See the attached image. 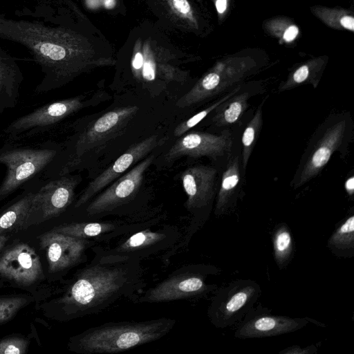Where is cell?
<instances>
[{
	"mask_svg": "<svg viewBox=\"0 0 354 354\" xmlns=\"http://www.w3.org/2000/svg\"><path fill=\"white\" fill-rule=\"evenodd\" d=\"M268 96H266L258 105L252 117L245 125L241 139V156L243 171L247 166L259 138L263 127V107Z\"/></svg>",
	"mask_w": 354,
	"mask_h": 354,
	"instance_id": "d4e9b609",
	"label": "cell"
},
{
	"mask_svg": "<svg viewBox=\"0 0 354 354\" xmlns=\"http://www.w3.org/2000/svg\"><path fill=\"white\" fill-rule=\"evenodd\" d=\"M104 5L106 8H111L115 5V0H104Z\"/></svg>",
	"mask_w": 354,
	"mask_h": 354,
	"instance_id": "f35d334b",
	"label": "cell"
},
{
	"mask_svg": "<svg viewBox=\"0 0 354 354\" xmlns=\"http://www.w3.org/2000/svg\"><path fill=\"white\" fill-rule=\"evenodd\" d=\"M305 319L286 316L257 315L247 317L238 327L235 337L238 338L267 337L295 331L304 327Z\"/></svg>",
	"mask_w": 354,
	"mask_h": 354,
	"instance_id": "ffe728a7",
	"label": "cell"
},
{
	"mask_svg": "<svg viewBox=\"0 0 354 354\" xmlns=\"http://www.w3.org/2000/svg\"><path fill=\"white\" fill-rule=\"evenodd\" d=\"M24 80L16 59L0 48V115L17 106Z\"/></svg>",
	"mask_w": 354,
	"mask_h": 354,
	"instance_id": "7402d4cb",
	"label": "cell"
},
{
	"mask_svg": "<svg viewBox=\"0 0 354 354\" xmlns=\"http://www.w3.org/2000/svg\"><path fill=\"white\" fill-rule=\"evenodd\" d=\"M48 180L35 191L22 230L58 216L72 203L77 176L67 174Z\"/></svg>",
	"mask_w": 354,
	"mask_h": 354,
	"instance_id": "30bf717a",
	"label": "cell"
},
{
	"mask_svg": "<svg viewBox=\"0 0 354 354\" xmlns=\"http://www.w3.org/2000/svg\"><path fill=\"white\" fill-rule=\"evenodd\" d=\"M166 140L165 137L153 135L131 145L111 165L88 183L80 195L75 207H80L89 202L133 165L147 156L157 147L164 144Z\"/></svg>",
	"mask_w": 354,
	"mask_h": 354,
	"instance_id": "5bb4252c",
	"label": "cell"
},
{
	"mask_svg": "<svg viewBox=\"0 0 354 354\" xmlns=\"http://www.w3.org/2000/svg\"><path fill=\"white\" fill-rule=\"evenodd\" d=\"M8 240V236L5 234H0V251L5 245L6 243Z\"/></svg>",
	"mask_w": 354,
	"mask_h": 354,
	"instance_id": "74e56055",
	"label": "cell"
},
{
	"mask_svg": "<svg viewBox=\"0 0 354 354\" xmlns=\"http://www.w3.org/2000/svg\"><path fill=\"white\" fill-rule=\"evenodd\" d=\"M143 55L141 53H137L133 60H132V67L135 71H139L143 64Z\"/></svg>",
	"mask_w": 354,
	"mask_h": 354,
	"instance_id": "e575fe53",
	"label": "cell"
},
{
	"mask_svg": "<svg viewBox=\"0 0 354 354\" xmlns=\"http://www.w3.org/2000/svg\"><path fill=\"white\" fill-rule=\"evenodd\" d=\"M344 188L349 196H353L354 194V177L353 175L350 176L345 181Z\"/></svg>",
	"mask_w": 354,
	"mask_h": 354,
	"instance_id": "d590c367",
	"label": "cell"
},
{
	"mask_svg": "<svg viewBox=\"0 0 354 354\" xmlns=\"http://www.w3.org/2000/svg\"><path fill=\"white\" fill-rule=\"evenodd\" d=\"M30 297L8 296L0 297V325L11 319L22 308L27 305Z\"/></svg>",
	"mask_w": 354,
	"mask_h": 354,
	"instance_id": "4dcf8cb0",
	"label": "cell"
},
{
	"mask_svg": "<svg viewBox=\"0 0 354 354\" xmlns=\"http://www.w3.org/2000/svg\"><path fill=\"white\" fill-rule=\"evenodd\" d=\"M90 103L84 95L48 103L15 119L3 132L10 140H20L55 124Z\"/></svg>",
	"mask_w": 354,
	"mask_h": 354,
	"instance_id": "8fae6325",
	"label": "cell"
},
{
	"mask_svg": "<svg viewBox=\"0 0 354 354\" xmlns=\"http://www.w3.org/2000/svg\"><path fill=\"white\" fill-rule=\"evenodd\" d=\"M35 192H27L0 214V234L22 230Z\"/></svg>",
	"mask_w": 354,
	"mask_h": 354,
	"instance_id": "cb8c5ba5",
	"label": "cell"
},
{
	"mask_svg": "<svg viewBox=\"0 0 354 354\" xmlns=\"http://www.w3.org/2000/svg\"><path fill=\"white\" fill-rule=\"evenodd\" d=\"M118 227L109 222H80L63 224L51 230L80 239L97 238L102 234L113 232Z\"/></svg>",
	"mask_w": 354,
	"mask_h": 354,
	"instance_id": "484cf974",
	"label": "cell"
},
{
	"mask_svg": "<svg viewBox=\"0 0 354 354\" xmlns=\"http://www.w3.org/2000/svg\"><path fill=\"white\" fill-rule=\"evenodd\" d=\"M235 131L225 129L218 133L192 131L180 136L165 155L167 161L183 156L207 157L220 169L230 157L236 138Z\"/></svg>",
	"mask_w": 354,
	"mask_h": 354,
	"instance_id": "ba28073f",
	"label": "cell"
},
{
	"mask_svg": "<svg viewBox=\"0 0 354 354\" xmlns=\"http://www.w3.org/2000/svg\"><path fill=\"white\" fill-rule=\"evenodd\" d=\"M324 64V59H315L300 65L279 85L277 91L284 92L304 84H311L314 88H316L319 82Z\"/></svg>",
	"mask_w": 354,
	"mask_h": 354,
	"instance_id": "603a6c76",
	"label": "cell"
},
{
	"mask_svg": "<svg viewBox=\"0 0 354 354\" xmlns=\"http://www.w3.org/2000/svg\"><path fill=\"white\" fill-rule=\"evenodd\" d=\"M245 177L241 144L236 136L232 153L220 169L215 214H225L235 206L243 187Z\"/></svg>",
	"mask_w": 354,
	"mask_h": 354,
	"instance_id": "ac0fdd59",
	"label": "cell"
},
{
	"mask_svg": "<svg viewBox=\"0 0 354 354\" xmlns=\"http://www.w3.org/2000/svg\"><path fill=\"white\" fill-rule=\"evenodd\" d=\"M41 248L45 250L48 272L55 273L81 263L92 242L88 239L49 231L39 236Z\"/></svg>",
	"mask_w": 354,
	"mask_h": 354,
	"instance_id": "9a60e30c",
	"label": "cell"
},
{
	"mask_svg": "<svg viewBox=\"0 0 354 354\" xmlns=\"http://www.w3.org/2000/svg\"><path fill=\"white\" fill-rule=\"evenodd\" d=\"M0 39L24 46L43 74L35 92L47 93L67 84L80 68L64 34L41 22L15 20L0 15Z\"/></svg>",
	"mask_w": 354,
	"mask_h": 354,
	"instance_id": "7a4b0ae2",
	"label": "cell"
},
{
	"mask_svg": "<svg viewBox=\"0 0 354 354\" xmlns=\"http://www.w3.org/2000/svg\"><path fill=\"white\" fill-rule=\"evenodd\" d=\"M0 277L29 286L43 277L39 257L25 243L14 244L0 256Z\"/></svg>",
	"mask_w": 354,
	"mask_h": 354,
	"instance_id": "2e32d148",
	"label": "cell"
},
{
	"mask_svg": "<svg viewBox=\"0 0 354 354\" xmlns=\"http://www.w3.org/2000/svg\"><path fill=\"white\" fill-rule=\"evenodd\" d=\"M142 273L138 258L108 252L96 254L53 301L55 318L69 321L102 312L141 290Z\"/></svg>",
	"mask_w": 354,
	"mask_h": 354,
	"instance_id": "6da1fadb",
	"label": "cell"
},
{
	"mask_svg": "<svg viewBox=\"0 0 354 354\" xmlns=\"http://www.w3.org/2000/svg\"><path fill=\"white\" fill-rule=\"evenodd\" d=\"M215 4L218 12L223 14L227 8V0H216Z\"/></svg>",
	"mask_w": 354,
	"mask_h": 354,
	"instance_id": "8d00e7d4",
	"label": "cell"
},
{
	"mask_svg": "<svg viewBox=\"0 0 354 354\" xmlns=\"http://www.w3.org/2000/svg\"><path fill=\"white\" fill-rule=\"evenodd\" d=\"M299 33V29L295 25H290L288 26L283 33V39L286 42H290L297 36Z\"/></svg>",
	"mask_w": 354,
	"mask_h": 354,
	"instance_id": "836d02e7",
	"label": "cell"
},
{
	"mask_svg": "<svg viewBox=\"0 0 354 354\" xmlns=\"http://www.w3.org/2000/svg\"><path fill=\"white\" fill-rule=\"evenodd\" d=\"M274 251L276 261L279 266L288 262L293 249L291 234L288 227L281 225L274 232L273 237Z\"/></svg>",
	"mask_w": 354,
	"mask_h": 354,
	"instance_id": "f546056e",
	"label": "cell"
},
{
	"mask_svg": "<svg viewBox=\"0 0 354 354\" xmlns=\"http://www.w3.org/2000/svg\"><path fill=\"white\" fill-rule=\"evenodd\" d=\"M220 169L215 165H198L185 169L180 176L187 195L185 203L190 212L212 205L218 190Z\"/></svg>",
	"mask_w": 354,
	"mask_h": 354,
	"instance_id": "e0dca14e",
	"label": "cell"
},
{
	"mask_svg": "<svg viewBox=\"0 0 354 354\" xmlns=\"http://www.w3.org/2000/svg\"><path fill=\"white\" fill-rule=\"evenodd\" d=\"M175 324V319L166 317L106 323L71 337L68 347L81 354L118 353L163 337Z\"/></svg>",
	"mask_w": 354,
	"mask_h": 354,
	"instance_id": "3957f363",
	"label": "cell"
},
{
	"mask_svg": "<svg viewBox=\"0 0 354 354\" xmlns=\"http://www.w3.org/2000/svg\"><path fill=\"white\" fill-rule=\"evenodd\" d=\"M354 137V122L348 111L330 113L316 128L304 149L290 186L299 188L317 178L335 152L348 153Z\"/></svg>",
	"mask_w": 354,
	"mask_h": 354,
	"instance_id": "277c9868",
	"label": "cell"
},
{
	"mask_svg": "<svg viewBox=\"0 0 354 354\" xmlns=\"http://www.w3.org/2000/svg\"><path fill=\"white\" fill-rule=\"evenodd\" d=\"M261 292L254 281L239 280L220 290L209 309L211 322L216 327L234 324L254 304Z\"/></svg>",
	"mask_w": 354,
	"mask_h": 354,
	"instance_id": "7c38bea8",
	"label": "cell"
},
{
	"mask_svg": "<svg viewBox=\"0 0 354 354\" xmlns=\"http://www.w3.org/2000/svg\"><path fill=\"white\" fill-rule=\"evenodd\" d=\"M242 84L237 86L232 90L220 96L209 105L197 113L194 114L191 118L180 123L174 129V136L176 137H180L198 124L201 122L205 119L218 105H220L222 102L225 101L228 97L236 93L241 87Z\"/></svg>",
	"mask_w": 354,
	"mask_h": 354,
	"instance_id": "83f0119b",
	"label": "cell"
},
{
	"mask_svg": "<svg viewBox=\"0 0 354 354\" xmlns=\"http://www.w3.org/2000/svg\"><path fill=\"white\" fill-rule=\"evenodd\" d=\"M138 110L137 106L116 108L105 113L66 143L42 172L46 180L69 174L80 168L86 158L118 136Z\"/></svg>",
	"mask_w": 354,
	"mask_h": 354,
	"instance_id": "5b68a950",
	"label": "cell"
},
{
	"mask_svg": "<svg viewBox=\"0 0 354 354\" xmlns=\"http://www.w3.org/2000/svg\"><path fill=\"white\" fill-rule=\"evenodd\" d=\"M209 270L207 266H184L147 290L137 298L138 302H166L201 295L210 288L206 281Z\"/></svg>",
	"mask_w": 354,
	"mask_h": 354,
	"instance_id": "9c48e42d",
	"label": "cell"
},
{
	"mask_svg": "<svg viewBox=\"0 0 354 354\" xmlns=\"http://www.w3.org/2000/svg\"><path fill=\"white\" fill-rule=\"evenodd\" d=\"M328 245L335 250H353L354 248V215L348 217L330 236Z\"/></svg>",
	"mask_w": 354,
	"mask_h": 354,
	"instance_id": "f1b7e54d",
	"label": "cell"
},
{
	"mask_svg": "<svg viewBox=\"0 0 354 354\" xmlns=\"http://www.w3.org/2000/svg\"><path fill=\"white\" fill-rule=\"evenodd\" d=\"M313 12L320 19L329 26L354 30V18L348 14V11L337 9H330L324 7H315Z\"/></svg>",
	"mask_w": 354,
	"mask_h": 354,
	"instance_id": "4316f807",
	"label": "cell"
},
{
	"mask_svg": "<svg viewBox=\"0 0 354 354\" xmlns=\"http://www.w3.org/2000/svg\"><path fill=\"white\" fill-rule=\"evenodd\" d=\"M61 148L49 141L37 146L0 148V164L4 165L7 169L0 184V201L36 175L42 173Z\"/></svg>",
	"mask_w": 354,
	"mask_h": 354,
	"instance_id": "8992f818",
	"label": "cell"
},
{
	"mask_svg": "<svg viewBox=\"0 0 354 354\" xmlns=\"http://www.w3.org/2000/svg\"><path fill=\"white\" fill-rule=\"evenodd\" d=\"M262 86L243 84L241 87L218 105L206 118L209 124L219 131L229 129L234 131L241 126L249 109L250 100L262 93Z\"/></svg>",
	"mask_w": 354,
	"mask_h": 354,
	"instance_id": "d6986e66",
	"label": "cell"
},
{
	"mask_svg": "<svg viewBox=\"0 0 354 354\" xmlns=\"http://www.w3.org/2000/svg\"><path fill=\"white\" fill-rule=\"evenodd\" d=\"M176 232L174 227H169L157 230H143L131 235L107 252L140 259L142 254L158 249L164 243L168 244L169 241H175Z\"/></svg>",
	"mask_w": 354,
	"mask_h": 354,
	"instance_id": "44dd1931",
	"label": "cell"
},
{
	"mask_svg": "<svg viewBox=\"0 0 354 354\" xmlns=\"http://www.w3.org/2000/svg\"><path fill=\"white\" fill-rule=\"evenodd\" d=\"M28 341L24 337L12 335L0 340V354H24L28 349Z\"/></svg>",
	"mask_w": 354,
	"mask_h": 354,
	"instance_id": "1f68e13d",
	"label": "cell"
},
{
	"mask_svg": "<svg viewBox=\"0 0 354 354\" xmlns=\"http://www.w3.org/2000/svg\"><path fill=\"white\" fill-rule=\"evenodd\" d=\"M256 68L254 61L250 58H228L218 62L184 94L176 105L188 108L220 97L243 84Z\"/></svg>",
	"mask_w": 354,
	"mask_h": 354,
	"instance_id": "52a82bcc",
	"label": "cell"
},
{
	"mask_svg": "<svg viewBox=\"0 0 354 354\" xmlns=\"http://www.w3.org/2000/svg\"><path fill=\"white\" fill-rule=\"evenodd\" d=\"M172 4L174 9L182 15L190 12V5L187 0H172Z\"/></svg>",
	"mask_w": 354,
	"mask_h": 354,
	"instance_id": "d6a6232c",
	"label": "cell"
},
{
	"mask_svg": "<svg viewBox=\"0 0 354 354\" xmlns=\"http://www.w3.org/2000/svg\"><path fill=\"white\" fill-rule=\"evenodd\" d=\"M154 158L153 154L148 155L104 192L98 194L87 205L86 215L94 216L108 212L134 196L141 186L145 173Z\"/></svg>",
	"mask_w": 354,
	"mask_h": 354,
	"instance_id": "4fadbf2b",
	"label": "cell"
}]
</instances>
